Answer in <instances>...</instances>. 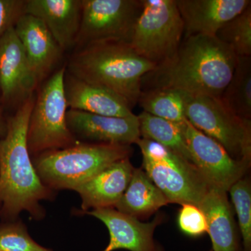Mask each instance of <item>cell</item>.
Returning a JSON list of instances; mask_svg holds the SVG:
<instances>
[{"label": "cell", "instance_id": "f546056e", "mask_svg": "<svg viewBox=\"0 0 251 251\" xmlns=\"http://www.w3.org/2000/svg\"><path fill=\"white\" fill-rule=\"evenodd\" d=\"M209 251H216L215 249H211V250Z\"/></svg>", "mask_w": 251, "mask_h": 251}, {"label": "cell", "instance_id": "277c9868", "mask_svg": "<svg viewBox=\"0 0 251 251\" xmlns=\"http://www.w3.org/2000/svg\"><path fill=\"white\" fill-rule=\"evenodd\" d=\"M130 145L77 143L69 148L36 155L33 165L51 190L75 191L109 165L129 158Z\"/></svg>", "mask_w": 251, "mask_h": 251}, {"label": "cell", "instance_id": "d6986e66", "mask_svg": "<svg viewBox=\"0 0 251 251\" xmlns=\"http://www.w3.org/2000/svg\"><path fill=\"white\" fill-rule=\"evenodd\" d=\"M198 207L205 216L212 249L217 251H241L227 191L212 186Z\"/></svg>", "mask_w": 251, "mask_h": 251}, {"label": "cell", "instance_id": "d4e9b609", "mask_svg": "<svg viewBox=\"0 0 251 251\" xmlns=\"http://www.w3.org/2000/svg\"><path fill=\"white\" fill-rule=\"evenodd\" d=\"M239 221L244 251H251V188L247 178L238 180L228 190Z\"/></svg>", "mask_w": 251, "mask_h": 251}, {"label": "cell", "instance_id": "5bb4252c", "mask_svg": "<svg viewBox=\"0 0 251 251\" xmlns=\"http://www.w3.org/2000/svg\"><path fill=\"white\" fill-rule=\"evenodd\" d=\"M184 36H216L224 25L242 14L250 0H176Z\"/></svg>", "mask_w": 251, "mask_h": 251}, {"label": "cell", "instance_id": "7a4b0ae2", "mask_svg": "<svg viewBox=\"0 0 251 251\" xmlns=\"http://www.w3.org/2000/svg\"><path fill=\"white\" fill-rule=\"evenodd\" d=\"M34 100L32 95L20 105L0 138V216L10 221L23 211L34 219H42L45 210L41 201L53 195L38 176L28 150V123Z\"/></svg>", "mask_w": 251, "mask_h": 251}, {"label": "cell", "instance_id": "7402d4cb", "mask_svg": "<svg viewBox=\"0 0 251 251\" xmlns=\"http://www.w3.org/2000/svg\"><path fill=\"white\" fill-rule=\"evenodd\" d=\"M220 99L234 115L251 120V57H237L233 75Z\"/></svg>", "mask_w": 251, "mask_h": 251}, {"label": "cell", "instance_id": "ba28073f", "mask_svg": "<svg viewBox=\"0 0 251 251\" xmlns=\"http://www.w3.org/2000/svg\"><path fill=\"white\" fill-rule=\"evenodd\" d=\"M186 120L224 147L234 159L251 163V120L234 115L220 97L184 92Z\"/></svg>", "mask_w": 251, "mask_h": 251}, {"label": "cell", "instance_id": "44dd1931", "mask_svg": "<svg viewBox=\"0 0 251 251\" xmlns=\"http://www.w3.org/2000/svg\"><path fill=\"white\" fill-rule=\"evenodd\" d=\"M140 136L153 140L192 163L179 124L168 121L143 112L138 115Z\"/></svg>", "mask_w": 251, "mask_h": 251}, {"label": "cell", "instance_id": "83f0119b", "mask_svg": "<svg viewBox=\"0 0 251 251\" xmlns=\"http://www.w3.org/2000/svg\"><path fill=\"white\" fill-rule=\"evenodd\" d=\"M25 1L0 0V39L24 14Z\"/></svg>", "mask_w": 251, "mask_h": 251}, {"label": "cell", "instance_id": "ac0fdd59", "mask_svg": "<svg viewBox=\"0 0 251 251\" xmlns=\"http://www.w3.org/2000/svg\"><path fill=\"white\" fill-rule=\"evenodd\" d=\"M64 90L68 108L104 116L128 117L135 115L128 102L118 94L79 80L67 72Z\"/></svg>", "mask_w": 251, "mask_h": 251}, {"label": "cell", "instance_id": "3957f363", "mask_svg": "<svg viewBox=\"0 0 251 251\" xmlns=\"http://www.w3.org/2000/svg\"><path fill=\"white\" fill-rule=\"evenodd\" d=\"M156 65L126 43L104 41L76 50L66 72L79 80L103 87L125 99L133 108L142 92V79Z\"/></svg>", "mask_w": 251, "mask_h": 251}, {"label": "cell", "instance_id": "5b68a950", "mask_svg": "<svg viewBox=\"0 0 251 251\" xmlns=\"http://www.w3.org/2000/svg\"><path fill=\"white\" fill-rule=\"evenodd\" d=\"M136 144L143 155L144 171L169 202L199 206L214 186L198 168L153 140L140 138Z\"/></svg>", "mask_w": 251, "mask_h": 251}, {"label": "cell", "instance_id": "603a6c76", "mask_svg": "<svg viewBox=\"0 0 251 251\" xmlns=\"http://www.w3.org/2000/svg\"><path fill=\"white\" fill-rule=\"evenodd\" d=\"M138 103L144 111L168 121H184V92L173 89L142 91Z\"/></svg>", "mask_w": 251, "mask_h": 251}, {"label": "cell", "instance_id": "7c38bea8", "mask_svg": "<svg viewBox=\"0 0 251 251\" xmlns=\"http://www.w3.org/2000/svg\"><path fill=\"white\" fill-rule=\"evenodd\" d=\"M67 122L75 138L77 137L95 143L130 145L136 144L141 138L138 115L104 116L69 109Z\"/></svg>", "mask_w": 251, "mask_h": 251}, {"label": "cell", "instance_id": "9c48e42d", "mask_svg": "<svg viewBox=\"0 0 251 251\" xmlns=\"http://www.w3.org/2000/svg\"><path fill=\"white\" fill-rule=\"evenodd\" d=\"M82 16L74 48L104 41L130 44L142 0H81Z\"/></svg>", "mask_w": 251, "mask_h": 251}, {"label": "cell", "instance_id": "f1b7e54d", "mask_svg": "<svg viewBox=\"0 0 251 251\" xmlns=\"http://www.w3.org/2000/svg\"><path fill=\"white\" fill-rule=\"evenodd\" d=\"M7 130V120H6L1 108H0V138H3Z\"/></svg>", "mask_w": 251, "mask_h": 251}, {"label": "cell", "instance_id": "ffe728a7", "mask_svg": "<svg viewBox=\"0 0 251 251\" xmlns=\"http://www.w3.org/2000/svg\"><path fill=\"white\" fill-rule=\"evenodd\" d=\"M169 203L146 173L140 168H134L129 184L115 208L138 219L151 215Z\"/></svg>", "mask_w": 251, "mask_h": 251}, {"label": "cell", "instance_id": "484cf974", "mask_svg": "<svg viewBox=\"0 0 251 251\" xmlns=\"http://www.w3.org/2000/svg\"><path fill=\"white\" fill-rule=\"evenodd\" d=\"M0 251H53L36 243L21 221L0 224Z\"/></svg>", "mask_w": 251, "mask_h": 251}, {"label": "cell", "instance_id": "30bf717a", "mask_svg": "<svg viewBox=\"0 0 251 251\" xmlns=\"http://www.w3.org/2000/svg\"><path fill=\"white\" fill-rule=\"evenodd\" d=\"M178 124L193 164L209 184L227 192L244 176L251 163L234 159L224 147L195 128L186 119Z\"/></svg>", "mask_w": 251, "mask_h": 251}, {"label": "cell", "instance_id": "4fadbf2b", "mask_svg": "<svg viewBox=\"0 0 251 251\" xmlns=\"http://www.w3.org/2000/svg\"><path fill=\"white\" fill-rule=\"evenodd\" d=\"M83 214L100 220L108 228L110 242L103 251H163L153 239L155 229L163 221L161 216L151 222L142 223L114 208L93 209Z\"/></svg>", "mask_w": 251, "mask_h": 251}, {"label": "cell", "instance_id": "2e32d148", "mask_svg": "<svg viewBox=\"0 0 251 251\" xmlns=\"http://www.w3.org/2000/svg\"><path fill=\"white\" fill-rule=\"evenodd\" d=\"M24 14L41 20L63 52L75 46L82 16L81 0H27Z\"/></svg>", "mask_w": 251, "mask_h": 251}, {"label": "cell", "instance_id": "52a82bcc", "mask_svg": "<svg viewBox=\"0 0 251 251\" xmlns=\"http://www.w3.org/2000/svg\"><path fill=\"white\" fill-rule=\"evenodd\" d=\"M142 3L130 45L141 57L160 67L177 52L184 34V23L176 0H142Z\"/></svg>", "mask_w": 251, "mask_h": 251}, {"label": "cell", "instance_id": "9a60e30c", "mask_svg": "<svg viewBox=\"0 0 251 251\" xmlns=\"http://www.w3.org/2000/svg\"><path fill=\"white\" fill-rule=\"evenodd\" d=\"M14 30L39 84L55 67L64 52L44 23L31 15L23 14Z\"/></svg>", "mask_w": 251, "mask_h": 251}, {"label": "cell", "instance_id": "e0dca14e", "mask_svg": "<svg viewBox=\"0 0 251 251\" xmlns=\"http://www.w3.org/2000/svg\"><path fill=\"white\" fill-rule=\"evenodd\" d=\"M133 168L129 158L109 165L75 190L82 199V212L114 208L129 184Z\"/></svg>", "mask_w": 251, "mask_h": 251}, {"label": "cell", "instance_id": "8fae6325", "mask_svg": "<svg viewBox=\"0 0 251 251\" xmlns=\"http://www.w3.org/2000/svg\"><path fill=\"white\" fill-rule=\"evenodd\" d=\"M39 85L14 27L0 39V91L6 105L22 104Z\"/></svg>", "mask_w": 251, "mask_h": 251}, {"label": "cell", "instance_id": "cb8c5ba5", "mask_svg": "<svg viewBox=\"0 0 251 251\" xmlns=\"http://www.w3.org/2000/svg\"><path fill=\"white\" fill-rule=\"evenodd\" d=\"M216 36L237 57H251V5L224 25Z\"/></svg>", "mask_w": 251, "mask_h": 251}, {"label": "cell", "instance_id": "4316f807", "mask_svg": "<svg viewBox=\"0 0 251 251\" xmlns=\"http://www.w3.org/2000/svg\"><path fill=\"white\" fill-rule=\"evenodd\" d=\"M177 224L180 230L189 237H201L207 232L205 216L200 207L194 204L181 205L178 214Z\"/></svg>", "mask_w": 251, "mask_h": 251}, {"label": "cell", "instance_id": "8992f818", "mask_svg": "<svg viewBox=\"0 0 251 251\" xmlns=\"http://www.w3.org/2000/svg\"><path fill=\"white\" fill-rule=\"evenodd\" d=\"M65 74L66 67L54 72L35 98L27 128V147L30 154L36 156L79 143L67 125Z\"/></svg>", "mask_w": 251, "mask_h": 251}, {"label": "cell", "instance_id": "6da1fadb", "mask_svg": "<svg viewBox=\"0 0 251 251\" xmlns=\"http://www.w3.org/2000/svg\"><path fill=\"white\" fill-rule=\"evenodd\" d=\"M237 62V56L216 36L185 37L171 60L143 77L142 91L173 89L221 97Z\"/></svg>", "mask_w": 251, "mask_h": 251}]
</instances>
